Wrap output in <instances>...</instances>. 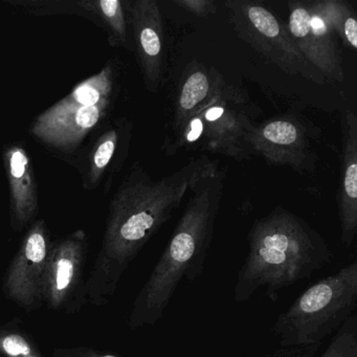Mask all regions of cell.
Returning a JSON list of instances; mask_svg holds the SVG:
<instances>
[{"mask_svg": "<svg viewBox=\"0 0 357 357\" xmlns=\"http://www.w3.org/2000/svg\"><path fill=\"white\" fill-rule=\"evenodd\" d=\"M217 164V160L200 156L172 174L153 181L141 162H135L110 202L101 248L85 282L86 302L103 307L112 300L125 271L142 248Z\"/></svg>", "mask_w": 357, "mask_h": 357, "instance_id": "cell-1", "label": "cell"}, {"mask_svg": "<svg viewBox=\"0 0 357 357\" xmlns=\"http://www.w3.org/2000/svg\"><path fill=\"white\" fill-rule=\"evenodd\" d=\"M227 169L213 167L191 190V197L170 241L135 298L131 329L155 325L183 279L194 282L204 271L222 198Z\"/></svg>", "mask_w": 357, "mask_h": 357, "instance_id": "cell-2", "label": "cell"}, {"mask_svg": "<svg viewBox=\"0 0 357 357\" xmlns=\"http://www.w3.org/2000/svg\"><path fill=\"white\" fill-rule=\"evenodd\" d=\"M248 242V255L234 291L236 302L250 300L260 289L277 301L280 291L308 279L333 260L326 240L281 206L254 223Z\"/></svg>", "mask_w": 357, "mask_h": 357, "instance_id": "cell-3", "label": "cell"}, {"mask_svg": "<svg viewBox=\"0 0 357 357\" xmlns=\"http://www.w3.org/2000/svg\"><path fill=\"white\" fill-rule=\"evenodd\" d=\"M357 261L315 282L279 315L273 332L281 347L323 344L355 313Z\"/></svg>", "mask_w": 357, "mask_h": 357, "instance_id": "cell-4", "label": "cell"}, {"mask_svg": "<svg viewBox=\"0 0 357 357\" xmlns=\"http://www.w3.org/2000/svg\"><path fill=\"white\" fill-rule=\"evenodd\" d=\"M287 28L296 49L325 78L344 80L338 39L348 49H357V20L344 0L291 1Z\"/></svg>", "mask_w": 357, "mask_h": 357, "instance_id": "cell-5", "label": "cell"}, {"mask_svg": "<svg viewBox=\"0 0 357 357\" xmlns=\"http://www.w3.org/2000/svg\"><path fill=\"white\" fill-rule=\"evenodd\" d=\"M244 103L242 93L229 85L175 133L171 149L174 152L179 148H191L199 144L227 158L248 160L252 151L246 142V133L252 123L242 107Z\"/></svg>", "mask_w": 357, "mask_h": 357, "instance_id": "cell-6", "label": "cell"}, {"mask_svg": "<svg viewBox=\"0 0 357 357\" xmlns=\"http://www.w3.org/2000/svg\"><path fill=\"white\" fill-rule=\"evenodd\" d=\"M225 6L238 36L263 57L290 76H302L317 84L326 82L296 49L287 24L269 10L250 0H229Z\"/></svg>", "mask_w": 357, "mask_h": 357, "instance_id": "cell-7", "label": "cell"}, {"mask_svg": "<svg viewBox=\"0 0 357 357\" xmlns=\"http://www.w3.org/2000/svg\"><path fill=\"white\" fill-rule=\"evenodd\" d=\"M89 240L83 229L54 241L41 284V304L50 309L78 312L85 301L83 280Z\"/></svg>", "mask_w": 357, "mask_h": 357, "instance_id": "cell-8", "label": "cell"}, {"mask_svg": "<svg viewBox=\"0 0 357 357\" xmlns=\"http://www.w3.org/2000/svg\"><path fill=\"white\" fill-rule=\"evenodd\" d=\"M52 243L45 220L35 221L6 273V296L26 310H36L41 305V284Z\"/></svg>", "mask_w": 357, "mask_h": 357, "instance_id": "cell-9", "label": "cell"}, {"mask_svg": "<svg viewBox=\"0 0 357 357\" xmlns=\"http://www.w3.org/2000/svg\"><path fill=\"white\" fill-rule=\"evenodd\" d=\"M250 151L271 164L289 166L298 172H314L315 152L306 125L294 116L252 124L246 133Z\"/></svg>", "mask_w": 357, "mask_h": 357, "instance_id": "cell-10", "label": "cell"}, {"mask_svg": "<svg viewBox=\"0 0 357 357\" xmlns=\"http://www.w3.org/2000/svg\"><path fill=\"white\" fill-rule=\"evenodd\" d=\"M133 31L135 51L149 93H158L167 70L166 34L156 0L126 1Z\"/></svg>", "mask_w": 357, "mask_h": 357, "instance_id": "cell-11", "label": "cell"}, {"mask_svg": "<svg viewBox=\"0 0 357 357\" xmlns=\"http://www.w3.org/2000/svg\"><path fill=\"white\" fill-rule=\"evenodd\" d=\"M112 99L91 107H72L58 104L37 116L31 132L47 145L63 152L79 147L87 135L105 118Z\"/></svg>", "mask_w": 357, "mask_h": 357, "instance_id": "cell-12", "label": "cell"}, {"mask_svg": "<svg viewBox=\"0 0 357 357\" xmlns=\"http://www.w3.org/2000/svg\"><path fill=\"white\" fill-rule=\"evenodd\" d=\"M3 165L9 183L11 225L20 231L38 213V188L28 151L20 145H10L3 151Z\"/></svg>", "mask_w": 357, "mask_h": 357, "instance_id": "cell-13", "label": "cell"}, {"mask_svg": "<svg viewBox=\"0 0 357 357\" xmlns=\"http://www.w3.org/2000/svg\"><path fill=\"white\" fill-rule=\"evenodd\" d=\"M337 196L340 240L349 248L357 233V118L351 110L342 118V171Z\"/></svg>", "mask_w": 357, "mask_h": 357, "instance_id": "cell-14", "label": "cell"}, {"mask_svg": "<svg viewBox=\"0 0 357 357\" xmlns=\"http://www.w3.org/2000/svg\"><path fill=\"white\" fill-rule=\"evenodd\" d=\"M227 86L229 84L216 70L204 68L199 63L189 66L183 74L175 105L174 135L200 108L221 95Z\"/></svg>", "mask_w": 357, "mask_h": 357, "instance_id": "cell-15", "label": "cell"}, {"mask_svg": "<svg viewBox=\"0 0 357 357\" xmlns=\"http://www.w3.org/2000/svg\"><path fill=\"white\" fill-rule=\"evenodd\" d=\"M114 89V70L112 64L87 80L77 85L70 95L58 102L60 106L91 107L106 99H112Z\"/></svg>", "mask_w": 357, "mask_h": 357, "instance_id": "cell-16", "label": "cell"}, {"mask_svg": "<svg viewBox=\"0 0 357 357\" xmlns=\"http://www.w3.org/2000/svg\"><path fill=\"white\" fill-rule=\"evenodd\" d=\"M79 6L89 13L95 14L103 22L109 33V43L114 47H126L130 50L127 18L124 3L121 0H98V1H81Z\"/></svg>", "mask_w": 357, "mask_h": 357, "instance_id": "cell-17", "label": "cell"}, {"mask_svg": "<svg viewBox=\"0 0 357 357\" xmlns=\"http://www.w3.org/2000/svg\"><path fill=\"white\" fill-rule=\"evenodd\" d=\"M124 126V125H123ZM123 126L109 129L96 142L89 160L86 185L93 189L103 177L119 151L123 139Z\"/></svg>", "mask_w": 357, "mask_h": 357, "instance_id": "cell-18", "label": "cell"}, {"mask_svg": "<svg viewBox=\"0 0 357 357\" xmlns=\"http://www.w3.org/2000/svg\"><path fill=\"white\" fill-rule=\"evenodd\" d=\"M0 357H45L32 336L15 321L0 325Z\"/></svg>", "mask_w": 357, "mask_h": 357, "instance_id": "cell-19", "label": "cell"}, {"mask_svg": "<svg viewBox=\"0 0 357 357\" xmlns=\"http://www.w3.org/2000/svg\"><path fill=\"white\" fill-rule=\"evenodd\" d=\"M319 357H357V314L354 313L334 333Z\"/></svg>", "mask_w": 357, "mask_h": 357, "instance_id": "cell-20", "label": "cell"}, {"mask_svg": "<svg viewBox=\"0 0 357 357\" xmlns=\"http://www.w3.org/2000/svg\"><path fill=\"white\" fill-rule=\"evenodd\" d=\"M174 3L200 17L216 13V5L212 0H175Z\"/></svg>", "mask_w": 357, "mask_h": 357, "instance_id": "cell-21", "label": "cell"}, {"mask_svg": "<svg viewBox=\"0 0 357 357\" xmlns=\"http://www.w3.org/2000/svg\"><path fill=\"white\" fill-rule=\"evenodd\" d=\"M321 344H309V346L281 347L275 352L265 357H313L321 348Z\"/></svg>", "mask_w": 357, "mask_h": 357, "instance_id": "cell-22", "label": "cell"}, {"mask_svg": "<svg viewBox=\"0 0 357 357\" xmlns=\"http://www.w3.org/2000/svg\"><path fill=\"white\" fill-rule=\"evenodd\" d=\"M53 357H120L109 353L101 352L89 347L58 348L54 351Z\"/></svg>", "mask_w": 357, "mask_h": 357, "instance_id": "cell-23", "label": "cell"}]
</instances>
